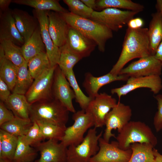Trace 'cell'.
<instances>
[{"mask_svg":"<svg viewBox=\"0 0 162 162\" xmlns=\"http://www.w3.org/2000/svg\"><path fill=\"white\" fill-rule=\"evenodd\" d=\"M96 128L94 127L89 129L79 144L68 147L67 162H88L98 153L99 149V140L103 132L97 134Z\"/></svg>","mask_w":162,"mask_h":162,"instance_id":"5","label":"cell"},{"mask_svg":"<svg viewBox=\"0 0 162 162\" xmlns=\"http://www.w3.org/2000/svg\"><path fill=\"white\" fill-rule=\"evenodd\" d=\"M12 2L29 6L39 10L53 11L60 13L69 11L57 0H13Z\"/></svg>","mask_w":162,"mask_h":162,"instance_id":"29","label":"cell"},{"mask_svg":"<svg viewBox=\"0 0 162 162\" xmlns=\"http://www.w3.org/2000/svg\"><path fill=\"white\" fill-rule=\"evenodd\" d=\"M144 23V21L141 18H133L128 21L127 25L128 28L131 29H137L142 28Z\"/></svg>","mask_w":162,"mask_h":162,"instance_id":"43","label":"cell"},{"mask_svg":"<svg viewBox=\"0 0 162 162\" xmlns=\"http://www.w3.org/2000/svg\"><path fill=\"white\" fill-rule=\"evenodd\" d=\"M69 112L59 101L52 98L30 104L29 118L32 123L40 121L66 126Z\"/></svg>","mask_w":162,"mask_h":162,"instance_id":"3","label":"cell"},{"mask_svg":"<svg viewBox=\"0 0 162 162\" xmlns=\"http://www.w3.org/2000/svg\"><path fill=\"white\" fill-rule=\"evenodd\" d=\"M117 103L115 98L105 92L99 93L91 101L85 111L92 116L94 128L105 125L106 115Z\"/></svg>","mask_w":162,"mask_h":162,"instance_id":"13","label":"cell"},{"mask_svg":"<svg viewBox=\"0 0 162 162\" xmlns=\"http://www.w3.org/2000/svg\"><path fill=\"white\" fill-rule=\"evenodd\" d=\"M0 46L2 49L5 57L18 67L26 61L21 47L10 40H0Z\"/></svg>","mask_w":162,"mask_h":162,"instance_id":"33","label":"cell"},{"mask_svg":"<svg viewBox=\"0 0 162 162\" xmlns=\"http://www.w3.org/2000/svg\"><path fill=\"white\" fill-rule=\"evenodd\" d=\"M64 74L74 92L76 102L79 104L81 110H85L92 99L86 96L81 89L73 70Z\"/></svg>","mask_w":162,"mask_h":162,"instance_id":"37","label":"cell"},{"mask_svg":"<svg viewBox=\"0 0 162 162\" xmlns=\"http://www.w3.org/2000/svg\"><path fill=\"white\" fill-rule=\"evenodd\" d=\"M40 154L34 162H67L68 147L53 140L43 141L35 148Z\"/></svg>","mask_w":162,"mask_h":162,"instance_id":"16","label":"cell"},{"mask_svg":"<svg viewBox=\"0 0 162 162\" xmlns=\"http://www.w3.org/2000/svg\"><path fill=\"white\" fill-rule=\"evenodd\" d=\"M152 55L150 49L148 28H128L124 37L121 53L110 73L118 75L124 66L130 61Z\"/></svg>","mask_w":162,"mask_h":162,"instance_id":"1","label":"cell"},{"mask_svg":"<svg viewBox=\"0 0 162 162\" xmlns=\"http://www.w3.org/2000/svg\"><path fill=\"white\" fill-rule=\"evenodd\" d=\"M59 49L60 55L58 65L64 74L73 70L74 65L82 58L74 52L66 43Z\"/></svg>","mask_w":162,"mask_h":162,"instance_id":"31","label":"cell"},{"mask_svg":"<svg viewBox=\"0 0 162 162\" xmlns=\"http://www.w3.org/2000/svg\"><path fill=\"white\" fill-rule=\"evenodd\" d=\"M28 62L26 61L18 67L16 79L12 93L25 95L34 81L28 70Z\"/></svg>","mask_w":162,"mask_h":162,"instance_id":"28","label":"cell"},{"mask_svg":"<svg viewBox=\"0 0 162 162\" xmlns=\"http://www.w3.org/2000/svg\"><path fill=\"white\" fill-rule=\"evenodd\" d=\"M47 11L34 9L32 12L33 16L38 21L41 36L45 46L46 53L50 67H54L58 64L60 50L59 48L56 46L53 42L49 32V21Z\"/></svg>","mask_w":162,"mask_h":162,"instance_id":"14","label":"cell"},{"mask_svg":"<svg viewBox=\"0 0 162 162\" xmlns=\"http://www.w3.org/2000/svg\"><path fill=\"white\" fill-rule=\"evenodd\" d=\"M63 1L68 6L70 12L80 17L90 19L94 11L81 0H64Z\"/></svg>","mask_w":162,"mask_h":162,"instance_id":"38","label":"cell"},{"mask_svg":"<svg viewBox=\"0 0 162 162\" xmlns=\"http://www.w3.org/2000/svg\"><path fill=\"white\" fill-rule=\"evenodd\" d=\"M72 118L74 122L71 126L67 127L60 141L64 146H77L83 140L86 132L94 126L92 116L81 110L74 113Z\"/></svg>","mask_w":162,"mask_h":162,"instance_id":"6","label":"cell"},{"mask_svg":"<svg viewBox=\"0 0 162 162\" xmlns=\"http://www.w3.org/2000/svg\"><path fill=\"white\" fill-rule=\"evenodd\" d=\"M11 2V0H0V12H4L9 9V6Z\"/></svg>","mask_w":162,"mask_h":162,"instance_id":"44","label":"cell"},{"mask_svg":"<svg viewBox=\"0 0 162 162\" xmlns=\"http://www.w3.org/2000/svg\"><path fill=\"white\" fill-rule=\"evenodd\" d=\"M19 137L0 129V160L12 162Z\"/></svg>","mask_w":162,"mask_h":162,"instance_id":"25","label":"cell"},{"mask_svg":"<svg viewBox=\"0 0 162 162\" xmlns=\"http://www.w3.org/2000/svg\"><path fill=\"white\" fill-rule=\"evenodd\" d=\"M147 88L154 94H158L162 88L161 79L160 76L152 75L139 77H129L127 83L122 86L111 90L112 94H116L119 101L121 97L136 89Z\"/></svg>","mask_w":162,"mask_h":162,"instance_id":"15","label":"cell"},{"mask_svg":"<svg viewBox=\"0 0 162 162\" xmlns=\"http://www.w3.org/2000/svg\"><path fill=\"white\" fill-rule=\"evenodd\" d=\"M154 56L162 62V40L157 48Z\"/></svg>","mask_w":162,"mask_h":162,"instance_id":"46","label":"cell"},{"mask_svg":"<svg viewBox=\"0 0 162 162\" xmlns=\"http://www.w3.org/2000/svg\"><path fill=\"white\" fill-rule=\"evenodd\" d=\"M47 14L50 35L55 44L60 48L66 43L70 26L61 13L48 11Z\"/></svg>","mask_w":162,"mask_h":162,"instance_id":"17","label":"cell"},{"mask_svg":"<svg viewBox=\"0 0 162 162\" xmlns=\"http://www.w3.org/2000/svg\"><path fill=\"white\" fill-rule=\"evenodd\" d=\"M116 139L119 148L124 150L130 149L131 145L135 143H147L154 147L158 143L157 139L151 129L140 121H130Z\"/></svg>","mask_w":162,"mask_h":162,"instance_id":"4","label":"cell"},{"mask_svg":"<svg viewBox=\"0 0 162 162\" xmlns=\"http://www.w3.org/2000/svg\"><path fill=\"white\" fill-rule=\"evenodd\" d=\"M66 43L74 52L82 58L89 56L97 46L94 41L70 27Z\"/></svg>","mask_w":162,"mask_h":162,"instance_id":"19","label":"cell"},{"mask_svg":"<svg viewBox=\"0 0 162 162\" xmlns=\"http://www.w3.org/2000/svg\"><path fill=\"white\" fill-rule=\"evenodd\" d=\"M65 75L58 65L56 67L52 88L53 98L59 101L70 112H76L72 103L75 94Z\"/></svg>","mask_w":162,"mask_h":162,"instance_id":"11","label":"cell"},{"mask_svg":"<svg viewBox=\"0 0 162 162\" xmlns=\"http://www.w3.org/2000/svg\"><path fill=\"white\" fill-rule=\"evenodd\" d=\"M87 6L94 10L97 9L96 1L95 0H81Z\"/></svg>","mask_w":162,"mask_h":162,"instance_id":"45","label":"cell"},{"mask_svg":"<svg viewBox=\"0 0 162 162\" xmlns=\"http://www.w3.org/2000/svg\"><path fill=\"white\" fill-rule=\"evenodd\" d=\"M132 116V111L130 107L118 101L106 117L104 140L109 142L112 137L116 138L115 134L112 133V130L117 129L119 133L130 121Z\"/></svg>","mask_w":162,"mask_h":162,"instance_id":"8","label":"cell"},{"mask_svg":"<svg viewBox=\"0 0 162 162\" xmlns=\"http://www.w3.org/2000/svg\"><path fill=\"white\" fill-rule=\"evenodd\" d=\"M129 77L126 74L114 75L110 72L103 76L95 77L90 73H86L82 83L88 96L92 99L99 94L98 91L102 86L117 81H127Z\"/></svg>","mask_w":162,"mask_h":162,"instance_id":"18","label":"cell"},{"mask_svg":"<svg viewBox=\"0 0 162 162\" xmlns=\"http://www.w3.org/2000/svg\"><path fill=\"white\" fill-rule=\"evenodd\" d=\"M162 62L154 55L139 58L123 68L119 74H126L129 77H139L152 75L160 76L161 73Z\"/></svg>","mask_w":162,"mask_h":162,"instance_id":"12","label":"cell"},{"mask_svg":"<svg viewBox=\"0 0 162 162\" xmlns=\"http://www.w3.org/2000/svg\"><path fill=\"white\" fill-rule=\"evenodd\" d=\"M25 144L35 148L44 140L39 126L36 122H33L27 133L19 136Z\"/></svg>","mask_w":162,"mask_h":162,"instance_id":"39","label":"cell"},{"mask_svg":"<svg viewBox=\"0 0 162 162\" xmlns=\"http://www.w3.org/2000/svg\"><path fill=\"white\" fill-rule=\"evenodd\" d=\"M97 9L103 10L108 8H122L139 13L143 10V5L130 0H99L96 1Z\"/></svg>","mask_w":162,"mask_h":162,"instance_id":"32","label":"cell"},{"mask_svg":"<svg viewBox=\"0 0 162 162\" xmlns=\"http://www.w3.org/2000/svg\"><path fill=\"white\" fill-rule=\"evenodd\" d=\"M18 69V67L5 57L0 46V78L7 84L11 91L15 83Z\"/></svg>","mask_w":162,"mask_h":162,"instance_id":"26","label":"cell"},{"mask_svg":"<svg viewBox=\"0 0 162 162\" xmlns=\"http://www.w3.org/2000/svg\"><path fill=\"white\" fill-rule=\"evenodd\" d=\"M61 14L70 27L94 41L100 51H105L106 42L113 37L112 31L93 20L75 15L69 11Z\"/></svg>","mask_w":162,"mask_h":162,"instance_id":"2","label":"cell"},{"mask_svg":"<svg viewBox=\"0 0 162 162\" xmlns=\"http://www.w3.org/2000/svg\"><path fill=\"white\" fill-rule=\"evenodd\" d=\"M11 41L22 46L24 41L16 26L12 10L9 9L0 14V40Z\"/></svg>","mask_w":162,"mask_h":162,"instance_id":"20","label":"cell"},{"mask_svg":"<svg viewBox=\"0 0 162 162\" xmlns=\"http://www.w3.org/2000/svg\"><path fill=\"white\" fill-rule=\"evenodd\" d=\"M154 98L157 102L158 111L154 118L153 125L158 132L162 130V95H157Z\"/></svg>","mask_w":162,"mask_h":162,"instance_id":"40","label":"cell"},{"mask_svg":"<svg viewBox=\"0 0 162 162\" xmlns=\"http://www.w3.org/2000/svg\"><path fill=\"white\" fill-rule=\"evenodd\" d=\"M22 53L27 62L42 52H46L45 46L41 35L39 26L29 39L21 47Z\"/></svg>","mask_w":162,"mask_h":162,"instance_id":"23","label":"cell"},{"mask_svg":"<svg viewBox=\"0 0 162 162\" xmlns=\"http://www.w3.org/2000/svg\"><path fill=\"white\" fill-rule=\"evenodd\" d=\"M138 13L108 8L100 11L94 10L90 19L105 26L112 31H117Z\"/></svg>","mask_w":162,"mask_h":162,"instance_id":"7","label":"cell"},{"mask_svg":"<svg viewBox=\"0 0 162 162\" xmlns=\"http://www.w3.org/2000/svg\"><path fill=\"white\" fill-rule=\"evenodd\" d=\"M157 12L160 13L162 16V0H157L155 5Z\"/></svg>","mask_w":162,"mask_h":162,"instance_id":"48","label":"cell"},{"mask_svg":"<svg viewBox=\"0 0 162 162\" xmlns=\"http://www.w3.org/2000/svg\"><path fill=\"white\" fill-rule=\"evenodd\" d=\"M33 124L30 120L15 116L13 120L0 126V129L17 137L25 135Z\"/></svg>","mask_w":162,"mask_h":162,"instance_id":"30","label":"cell"},{"mask_svg":"<svg viewBox=\"0 0 162 162\" xmlns=\"http://www.w3.org/2000/svg\"><path fill=\"white\" fill-rule=\"evenodd\" d=\"M99 146L98 152L88 162H128L131 158V150L121 149L117 141L110 143L101 137L99 140Z\"/></svg>","mask_w":162,"mask_h":162,"instance_id":"10","label":"cell"},{"mask_svg":"<svg viewBox=\"0 0 162 162\" xmlns=\"http://www.w3.org/2000/svg\"><path fill=\"white\" fill-rule=\"evenodd\" d=\"M56 67L48 69L34 80L25 95L30 104L40 100L53 98L52 88Z\"/></svg>","mask_w":162,"mask_h":162,"instance_id":"9","label":"cell"},{"mask_svg":"<svg viewBox=\"0 0 162 162\" xmlns=\"http://www.w3.org/2000/svg\"><path fill=\"white\" fill-rule=\"evenodd\" d=\"M152 16L148 28V36L151 53L154 55L162 40V16L157 12L152 14Z\"/></svg>","mask_w":162,"mask_h":162,"instance_id":"24","label":"cell"},{"mask_svg":"<svg viewBox=\"0 0 162 162\" xmlns=\"http://www.w3.org/2000/svg\"><path fill=\"white\" fill-rule=\"evenodd\" d=\"M154 154L155 158V162H162V154H160L158 150L153 148Z\"/></svg>","mask_w":162,"mask_h":162,"instance_id":"47","label":"cell"},{"mask_svg":"<svg viewBox=\"0 0 162 162\" xmlns=\"http://www.w3.org/2000/svg\"><path fill=\"white\" fill-rule=\"evenodd\" d=\"M12 13L16 27L25 43L39 26L38 21L33 16L20 9H14Z\"/></svg>","mask_w":162,"mask_h":162,"instance_id":"21","label":"cell"},{"mask_svg":"<svg viewBox=\"0 0 162 162\" xmlns=\"http://www.w3.org/2000/svg\"><path fill=\"white\" fill-rule=\"evenodd\" d=\"M28 70L34 80L45 71L51 67L46 52H41L28 62Z\"/></svg>","mask_w":162,"mask_h":162,"instance_id":"34","label":"cell"},{"mask_svg":"<svg viewBox=\"0 0 162 162\" xmlns=\"http://www.w3.org/2000/svg\"><path fill=\"white\" fill-rule=\"evenodd\" d=\"M0 162H9L6 161L2 160H0Z\"/></svg>","mask_w":162,"mask_h":162,"instance_id":"49","label":"cell"},{"mask_svg":"<svg viewBox=\"0 0 162 162\" xmlns=\"http://www.w3.org/2000/svg\"><path fill=\"white\" fill-rule=\"evenodd\" d=\"M10 91L7 84L0 78V101L3 102L5 101L12 93Z\"/></svg>","mask_w":162,"mask_h":162,"instance_id":"42","label":"cell"},{"mask_svg":"<svg viewBox=\"0 0 162 162\" xmlns=\"http://www.w3.org/2000/svg\"><path fill=\"white\" fill-rule=\"evenodd\" d=\"M154 148L151 144L146 143L131 144L132 153L128 162H155Z\"/></svg>","mask_w":162,"mask_h":162,"instance_id":"27","label":"cell"},{"mask_svg":"<svg viewBox=\"0 0 162 162\" xmlns=\"http://www.w3.org/2000/svg\"><path fill=\"white\" fill-rule=\"evenodd\" d=\"M15 116L12 112L5 106L4 103L0 102V126L11 121Z\"/></svg>","mask_w":162,"mask_h":162,"instance_id":"41","label":"cell"},{"mask_svg":"<svg viewBox=\"0 0 162 162\" xmlns=\"http://www.w3.org/2000/svg\"><path fill=\"white\" fill-rule=\"evenodd\" d=\"M12 162H33L38 156L36 148L24 143L20 137Z\"/></svg>","mask_w":162,"mask_h":162,"instance_id":"35","label":"cell"},{"mask_svg":"<svg viewBox=\"0 0 162 162\" xmlns=\"http://www.w3.org/2000/svg\"><path fill=\"white\" fill-rule=\"evenodd\" d=\"M4 103L15 117L30 120L29 111L30 104L25 95L12 93Z\"/></svg>","mask_w":162,"mask_h":162,"instance_id":"22","label":"cell"},{"mask_svg":"<svg viewBox=\"0 0 162 162\" xmlns=\"http://www.w3.org/2000/svg\"><path fill=\"white\" fill-rule=\"evenodd\" d=\"M44 139L60 141L64 135L66 126H62L44 122H36Z\"/></svg>","mask_w":162,"mask_h":162,"instance_id":"36","label":"cell"}]
</instances>
